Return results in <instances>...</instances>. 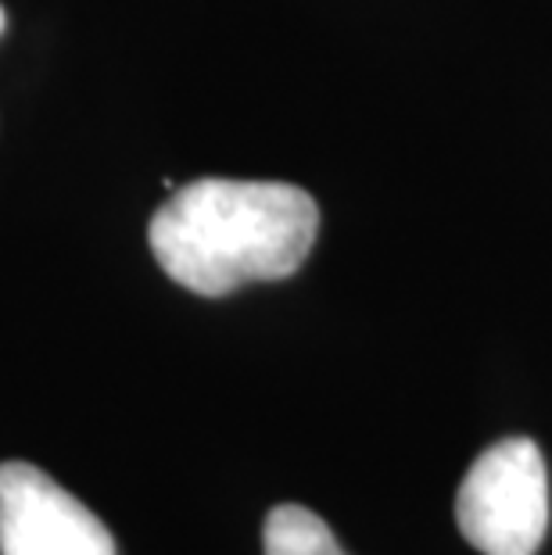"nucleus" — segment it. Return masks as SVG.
I'll list each match as a JSON object with an SVG mask.
<instances>
[{
	"instance_id": "f257e3e1",
	"label": "nucleus",
	"mask_w": 552,
	"mask_h": 555,
	"mask_svg": "<svg viewBox=\"0 0 552 555\" xmlns=\"http://www.w3.org/2000/svg\"><path fill=\"white\" fill-rule=\"evenodd\" d=\"M320 233V208L295 183L197 180L151 216L147 244L180 287L222 298L244 283L295 276Z\"/></svg>"
},
{
	"instance_id": "f03ea898",
	"label": "nucleus",
	"mask_w": 552,
	"mask_h": 555,
	"mask_svg": "<svg viewBox=\"0 0 552 555\" xmlns=\"http://www.w3.org/2000/svg\"><path fill=\"white\" fill-rule=\"evenodd\" d=\"M460 534L480 555H535L549 530V474L531 437H506L470 466L455 494Z\"/></svg>"
},
{
	"instance_id": "7ed1b4c3",
	"label": "nucleus",
	"mask_w": 552,
	"mask_h": 555,
	"mask_svg": "<svg viewBox=\"0 0 552 555\" xmlns=\"http://www.w3.org/2000/svg\"><path fill=\"white\" fill-rule=\"evenodd\" d=\"M0 555H115L108 527L29 463H0Z\"/></svg>"
},
{
	"instance_id": "20e7f679",
	"label": "nucleus",
	"mask_w": 552,
	"mask_h": 555,
	"mask_svg": "<svg viewBox=\"0 0 552 555\" xmlns=\"http://www.w3.org/2000/svg\"><path fill=\"white\" fill-rule=\"evenodd\" d=\"M266 555H345L331 527L305 505H277L262 527Z\"/></svg>"
},
{
	"instance_id": "39448f33",
	"label": "nucleus",
	"mask_w": 552,
	"mask_h": 555,
	"mask_svg": "<svg viewBox=\"0 0 552 555\" xmlns=\"http://www.w3.org/2000/svg\"><path fill=\"white\" fill-rule=\"evenodd\" d=\"M4 26H8V15H4V8H0V33H4Z\"/></svg>"
}]
</instances>
